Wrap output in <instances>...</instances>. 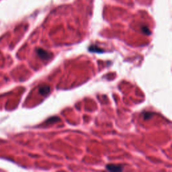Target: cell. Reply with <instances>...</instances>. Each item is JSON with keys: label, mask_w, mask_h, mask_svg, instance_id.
Segmentation results:
<instances>
[{"label": "cell", "mask_w": 172, "mask_h": 172, "mask_svg": "<svg viewBox=\"0 0 172 172\" xmlns=\"http://www.w3.org/2000/svg\"><path fill=\"white\" fill-rule=\"evenodd\" d=\"M89 50L90 51H92V52H95V53H102L104 52V50L101 49V48H99L97 46H90V49Z\"/></svg>", "instance_id": "obj_4"}, {"label": "cell", "mask_w": 172, "mask_h": 172, "mask_svg": "<svg viewBox=\"0 0 172 172\" xmlns=\"http://www.w3.org/2000/svg\"><path fill=\"white\" fill-rule=\"evenodd\" d=\"M39 93H40L43 96H45V95L48 94L50 91V87L49 86H47V85H45V86H42L39 88Z\"/></svg>", "instance_id": "obj_3"}, {"label": "cell", "mask_w": 172, "mask_h": 172, "mask_svg": "<svg viewBox=\"0 0 172 172\" xmlns=\"http://www.w3.org/2000/svg\"><path fill=\"white\" fill-rule=\"evenodd\" d=\"M143 32H145V33L147 34H150V31L149 30V29H148L147 27H143Z\"/></svg>", "instance_id": "obj_6"}, {"label": "cell", "mask_w": 172, "mask_h": 172, "mask_svg": "<svg viewBox=\"0 0 172 172\" xmlns=\"http://www.w3.org/2000/svg\"><path fill=\"white\" fill-rule=\"evenodd\" d=\"M106 169L112 171H120L122 170V167L118 165L109 164L106 165Z\"/></svg>", "instance_id": "obj_2"}, {"label": "cell", "mask_w": 172, "mask_h": 172, "mask_svg": "<svg viewBox=\"0 0 172 172\" xmlns=\"http://www.w3.org/2000/svg\"><path fill=\"white\" fill-rule=\"evenodd\" d=\"M153 115V114L152 112H145L143 114V118L145 120H148V119L151 118Z\"/></svg>", "instance_id": "obj_5"}, {"label": "cell", "mask_w": 172, "mask_h": 172, "mask_svg": "<svg viewBox=\"0 0 172 172\" xmlns=\"http://www.w3.org/2000/svg\"><path fill=\"white\" fill-rule=\"evenodd\" d=\"M37 55H38L40 58L43 59L44 60L49 59L52 56V54L49 53V52H47L46 50H44V49H37Z\"/></svg>", "instance_id": "obj_1"}]
</instances>
